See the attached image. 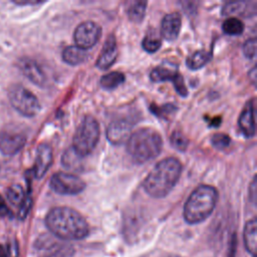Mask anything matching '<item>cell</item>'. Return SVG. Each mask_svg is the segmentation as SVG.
<instances>
[{
  "label": "cell",
  "mask_w": 257,
  "mask_h": 257,
  "mask_svg": "<svg viewBox=\"0 0 257 257\" xmlns=\"http://www.w3.org/2000/svg\"><path fill=\"white\" fill-rule=\"evenodd\" d=\"M222 30L225 34L232 35V36H238L243 33L244 24L237 17H229L223 22Z\"/></svg>",
  "instance_id": "cell-25"
},
{
  "label": "cell",
  "mask_w": 257,
  "mask_h": 257,
  "mask_svg": "<svg viewBox=\"0 0 257 257\" xmlns=\"http://www.w3.org/2000/svg\"><path fill=\"white\" fill-rule=\"evenodd\" d=\"M231 257H234V254H233V255H232V256H231Z\"/></svg>",
  "instance_id": "cell-41"
},
{
  "label": "cell",
  "mask_w": 257,
  "mask_h": 257,
  "mask_svg": "<svg viewBox=\"0 0 257 257\" xmlns=\"http://www.w3.org/2000/svg\"><path fill=\"white\" fill-rule=\"evenodd\" d=\"M148 2L145 0L131 1L126 6V14L131 21L135 23H140L144 20L146 15Z\"/></svg>",
  "instance_id": "cell-20"
},
{
  "label": "cell",
  "mask_w": 257,
  "mask_h": 257,
  "mask_svg": "<svg viewBox=\"0 0 257 257\" xmlns=\"http://www.w3.org/2000/svg\"><path fill=\"white\" fill-rule=\"evenodd\" d=\"M88 58V52L76 45H70L62 51V59L69 65H78L85 62Z\"/></svg>",
  "instance_id": "cell-19"
},
{
  "label": "cell",
  "mask_w": 257,
  "mask_h": 257,
  "mask_svg": "<svg viewBox=\"0 0 257 257\" xmlns=\"http://www.w3.org/2000/svg\"><path fill=\"white\" fill-rule=\"evenodd\" d=\"M249 197L252 202H255L256 199V178L253 179L251 185L249 186Z\"/></svg>",
  "instance_id": "cell-35"
},
{
  "label": "cell",
  "mask_w": 257,
  "mask_h": 257,
  "mask_svg": "<svg viewBox=\"0 0 257 257\" xmlns=\"http://www.w3.org/2000/svg\"><path fill=\"white\" fill-rule=\"evenodd\" d=\"M8 257H19V247L16 240H11L8 245Z\"/></svg>",
  "instance_id": "cell-33"
},
{
  "label": "cell",
  "mask_w": 257,
  "mask_h": 257,
  "mask_svg": "<svg viewBox=\"0 0 257 257\" xmlns=\"http://www.w3.org/2000/svg\"><path fill=\"white\" fill-rule=\"evenodd\" d=\"M53 160L52 149L47 144H41L36 150L34 166L32 168L33 176L36 179H41L49 170Z\"/></svg>",
  "instance_id": "cell-11"
},
{
  "label": "cell",
  "mask_w": 257,
  "mask_h": 257,
  "mask_svg": "<svg viewBox=\"0 0 257 257\" xmlns=\"http://www.w3.org/2000/svg\"><path fill=\"white\" fill-rule=\"evenodd\" d=\"M212 146L217 150H225L231 145V139L228 135L223 133L214 134L211 138Z\"/></svg>",
  "instance_id": "cell-28"
},
{
  "label": "cell",
  "mask_w": 257,
  "mask_h": 257,
  "mask_svg": "<svg viewBox=\"0 0 257 257\" xmlns=\"http://www.w3.org/2000/svg\"><path fill=\"white\" fill-rule=\"evenodd\" d=\"M176 106L169 103V104H165L163 106H157L155 104L151 105V110L153 113L157 114L160 117H167L169 114H172L176 111Z\"/></svg>",
  "instance_id": "cell-29"
},
{
  "label": "cell",
  "mask_w": 257,
  "mask_h": 257,
  "mask_svg": "<svg viewBox=\"0 0 257 257\" xmlns=\"http://www.w3.org/2000/svg\"><path fill=\"white\" fill-rule=\"evenodd\" d=\"M255 109L253 100H250L246 103L243 110L240 113L238 119V125L240 132L243 134L245 138H253L256 132V124H255Z\"/></svg>",
  "instance_id": "cell-16"
},
{
  "label": "cell",
  "mask_w": 257,
  "mask_h": 257,
  "mask_svg": "<svg viewBox=\"0 0 257 257\" xmlns=\"http://www.w3.org/2000/svg\"><path fill=\"white\" fill-rule=\"evenodd\" d=\"M222 118L221 116H216L214 117L212 120H210V126H214V127H218L221 124Z\"/></svg>",
  "instance_id": "cell-37"
},
{
  "label": "cell",
  "mask_w": 257,
  "mask_h": 257,
  "mask_svg": "<svg viewBox=\"0 0 257 257\" xmlns=\"http://www.w3.org/2000/svg\"><path fill=\"white\" fill-rule=\"evenodd\" d=\"M143 48L149 52L154 53L159 50V48L162 45V40L159 36H157L155 33H149L147 36L144 37L142 42Z\"/></svg>",
  "instance_id": "cell-27"
},
{
  "label": "cell",
  "mask_w": 257,
  "mask_h": 257,
  "mask_svg": "<svg viewBox=\"0 0 257 257\" xmlns=\"http://www.w3.org/2000/svg\"><path fill=\"white\" fill-rule=\"evenodd\" d=\"M125 76L122 72L111 71L100 77V85L104 89H113L123 83Z\"/></svg>",
  "instance_id": "cell-23"
},
{
  "label": "cell",
  "mask_w": 257,
  "mask_h": 257,
  "mask_svg": "<svg viewBox=\"0 0 257 257\" xmlns=\"http://www.w3.org/2000/svg\"><path fill=\"white\" fill-rule=\"evenodd\" d=\"M249 75L251 76L252 81L255 82V80H256V68H255V66H254V67L252 68V70L249 72Z\"/></svg>",
  "instance_id": "cell-38"
},
{
  "label": "cell",
  "mask_w": 257,
  "mask_h": 257,
  "mask_svg": "<svg viewBox=\"0 0 257 257\" xmlns=\"http://www.w3.org/2000/svg\"><path fill=\"white\" fill-rule=\"evenodd\" d=\"M218 200L216 188L210 185H200L189 196L184 206L183 216L188 224H198L205 221L214 211Z\"/></svg>",
  "instance_id": "cell-3"
},
{
  "label": "cell",
  "mask_w": 257,
  "mask_h": 257,
  "mask_svg": "<svg viewBox=\"0 0 257 257\" xmlns=\"http://www.w3.org/2000/svg\"><path fill=\"white\" fill-rule=\"evenodd\" d=\"M168 257H180V256H177V255H170V256H168Z\"/></svg>",
  "instance_id": "cell-40"
},
{
  "label": "cell",
  "mask_w": 257,
  "mask_h": 257,
  "mask_svg": "<svg viewBox=\"0 0 257 257\" xmlns=\"http://www.w3.org/2000/svg\"><path fill=\"white\" fill-rule=\"evenodd\" d=\"M0 257H8L7 256V253L4 249V247L2 245H0Z\"/></svg>",
  "instance_id": "cell-39"
},
{
  "label": "cell",
  "mask_w": 257,
  "mask_h": 257,
  "mask_svg": "<svg viewBox=\"0 0 257 257\" xmlns=\"http://www.w3.org/2000/svg\"><path fill=\"white\" fill-rule=\"evenodd\" d=\"M18 66H19V69L21 70V72L31 82H33L34 84L41 86V87L45 85V83L47 81L46 75L35 60L28 58V57L21 58L19 60Z\"/></svg>",
  "instance_id": "cell-12"
},
{
  "label": "cell",
  "mask_w": 257,
  "mask_h": 257,
  "mask_svg": "<svg viewBox=\"0 0 257 257\" xmlns=\"http://www.w3.org/2000/svg\"><path fill=\"white\" fill-rule=\"evenodd\" d=\"M117 57V46L115 37L113 34H109L102 46V49L99 53V56L96 60L95 65L99 69H107L109 68Z\"/></svg>",
  "instance_id": "cell-14"
},
{
  "label": "cell",
  "mask_w": 257,
  "mask_h": 257,
  "mask_svg": "<svg viewBox=\"0 0 257 257\" xmlns=\"http://www.w3.org/2000/svg\"><path fill=\"white\" fill-rule=\"evenodd\" d=\"M49 186L59 195H77L85 189V182L76 175L57 172L52 175Z\"/></svg>",
  "instance_id": "cell-7"
},
{
  "label": "cell",
  "mask_w": 257,
  "mask_h": 257,
  "mask_svg": "<svg viewBox=\"0 0 257 257\" xmlns=\"http://www.w3.org/2000/svg\"><path fill=\"white\" fill-rule=\"evenodd\" d=\"M182 173V164L174 157L159 162L144 181V189L153 198L166 197L176 186Z\"/></svg>",
  "instance_id": "cell-2"
},
{
  "label": "cell",
  "mask_w": 257,
  "mask_h": 257,
  "mask_svg": "<svg viewBox=\"0 0 257 257\" xmlns=\"http://www.w3.org/2000/svg\"><path fill=\"white\" fill-rule=\"evenodd\" d=\"M45 225L54 236L68 241L84 239L89 233L86 220L69 207L52 208L45 217Z\"/></svg>",
  "instance_id": "cell-1"
},
{
  "label": "cell",
  "mask_w": 257,
  "mask_h": 257,
  "mask_svg": "<svg viewBox=\"0 0 257 257\" xmlns=\"http://www.w3.org/2000/svg\"><path fill=\"white\" fill-rule=\"evenodd\" d=\"M174 83V86L176 88V91L181 95V96H187L188 95V89L186 87L185 84V80L182 76L181 73H178L177 76L174 78V80L172 81Z\"/></svg>",
  "instance_id": "cell-31"
},
{
  "label": "cell",
  "mask_w": 257,
  "mask_h": 257,
  "mask_svg": "<svg viewBox=\"0 0 257 257\" xmlns=\"http://www.w3.org/2000/svg\"><path fill=\"white\" fill-rule=\"evenodd\" d=\"M71 253H72L71 247L62 246V247L58 248L56 251H54L53 253L47 255L46 257H68Z\"/></svg>",
  "instance_id": "cell-32"
},
{
  "label": "cell",
  "mask_w": 257,
  "mask_h": 257,
  "mask_svg": "<svg viewBox=\"0 0 257 257\" xmlns=\"http://www.w3.org/2000/svg\"><path fill=\"white\" fill-rule=\"evenodd\" d=\"M9 214V208L7 207L3 197L0 195V218H4Z\"/></svg>",
  "instance_id": "cell-34"
},
{
  "label": "cell",
  "mask_w": 257,
  "mask_h": 257,
  "mask_svg": "<svg viewBox=\"0 0 257 257\" xmlns=\"http://www.w3.org/2000/svg\"><path fill=\"white\" fill-rule=\"evenodd\" d=\"M244 246L246 250L253 256L256 255L257 251V221L256 218L249 220L244 227L243 232Z\"/></svg>",
  "instance_id": "cell-18"
},
{
  "label": "cell",
  "mask_w": 257,
  "mask_h": 257,
  "mask_svg": "<svg viewBox=\"0 0 257 257\" xmlns=\"http://www.w3.org/2000/svg\"><path fill=\"white\" fill-rule=\"evenodd\" d=\"M210 58H211V53L209 51L205 49H200V50H196L190 56H188L186 63L190 69L197 70L205 66L209 62Z\"/></svg>",
  "instance_id": "cell-22"
},
{
  "label": "cell",
  "mask_w": 257,
  "mask_h": 257,
  "mask_svg": "<svg viewBox=\"0 0 257 257\" xmlns=\"http://www.w3.org/2000/svg\"><path fill=\"white\" fill-rule=\"evenodd\" d=\"M6 197L8 201L15 207L20 208L23 203L31 197L29 193H26L20 185H11L6 191Z\"/></svg>",
  "instance_id": "cell-21"
},
{
  "label": "cell",
  "mask_w": 257,
  "mask_h": 257,
  "mask_svg": "<svg viewBox=\"0 0 257 257\" xmlns=\"http://www.w3.org/2000/svg\"><path fill=\"white\" fill-rule=\"evenodd\" d=\"M178 65L175 63H162L158 66H156L150 73V77L155 82L160 81H167L171 80L173 81L174 78L178 74Z\"/></svg>",
  "instance_id": "cell-17"
},
{
  "label": "cell",
  "mask_w": 257,
  "mask_h": 257,
  "mask_svg": "<svg viewBox=\"0 0 257 257\" xmlns=\"http://www.w3.org/2000/svg\"><path fill=\"white\" fill-rule=\"evenodd\" d=\"M100 36L101 27L90 20L78 24L73 33L75 45L85 50L93 47L98 42Z\"/></svg>",
  "instance_id": "cell-8"
},
{
  "label": "cell",
  "mask_w": 257,
  "mask_h": 257,
  "mask_svg": "<svg viewBox=\"0 0 257 257\" xmlns=\"http://www.w3.org/2000/svg\"><path fill=\"white\" fill-rule=\"evenodd\" d=\"M170 142L172 147L179 152H185L189 146L188 138L181 131H178V130L172 133L170 137Z\"/></svg>",
  "instance_id": "cell-26"
},
{
  "label": "cell",
  "mask_w": 257,
  "mask_h": 257,
  "mask_svg": "<svg viewBox=\"0 0 257 257\" xmlns=\"http://www.w3.org/2000/svg\"><path fill=\"white\" fill-rule=\"evenodd\" d=\"M182 26V18L180 13L171 12L164 16L161 23V34L169 41H174L180 33Z\"/></svg>",
  "instance_id": "cell-15"
},
{
  "label": "cell",
  "mask_w": 257,
  "mask_h": 257,
  "mask_svg": "<svg viewBox=\"0 0 257 257\" xmlns=\"http://www.w3.org/2000/svg\"><path fill=\"white\" fill-rule=\"evenodd\" d=\"M99 136L100 127L98 121L92 115H85L74 133L71 147L83 158L95 149Z\"/></svg>",
  "instance_id": "cell-5"
},
{
  "label": "cell",
  "mask_w": 257,
  "mask_h": 257,
  "mask_svg": "<svg viewBox=\"0 0 257 257\" xmlns=\"http://www.w3.org/2000/svg\"><path fill=\"white\" fill-rule=\"evenodd\" d=\"M254 257H255V256H254Z\"/></svg>",
  "instance_id": "cell-42"
},
{
  "label": "cell",
  "mask_w": 257,
  "mask_h": 257,
  "mask_svg": "<svg viewBox=\"0 0 257 257\" xmlns=\"http://www.w3.org/2000/svg\"><path fill=\"white\" fill-rule=\"evenodd\" d=\"M163 148V139L154 128L142 127L133 133L126 141L128 155L138 163L157 158Z\"/></svg>",
  "instance_id": "cell-4"
},
{
  "label": "cell",
  "mask_w": 257,
  "mask_h": 257,
  "mask_svg": "<svg viewBox=\"0 0 257 257\" xmlns=\"http://www.w3.org/2000/svg\"><path fill=\"white\" fill-rule=\"evenodd\" d=\"M134 123L127 118L112 120L106 128V138L112 145H120L127 141L132 135Z\"/></svg>",
  "instance_id": "cell-10"
},
{
  "label": "cell",
  "mask_w": 257,
  "mask_h": 257,
  "mask_svg": "<svg viewBox=\"0 0 257 257\" xmlns=\"http://www.w3.org/2000/svg\"><path fill=\"white\" fill-rule=\"evenodd\" d=\"M243 53L247 58H254L256 56V39L249 38L243 45Z\"/></svg>",
  "instance_id": "cell-30"
},
{
  "label": "cell",
  "mask_w": 257,
  "mask_h": 257,
  "mask_svg": "<svg viewBox=\"0 0 257 257\" xmlns=\"http://www.w3.org/2000/svg\"><path fill=\"white\" fill-rule=\"evenodd\" d=\"M8 98L11 105L20 114L27 117L35 116L41 108L35 94L20 84H14L9 88Z\"/></svg>",
  "instance_id": "cell-6"
},
{
  "label": "cell",
  "mask_w": 257,
  "mask_h": 257,
  "mask_svg": "<svg viewBox=\"0 0 257 257\" xmlns=\"http://www.w3.org/2000/svg\"><path fill=\"white\" fill-rule=\"evenodd\" d=\"M26 143V136L18 131L5 127L0 131V153L5 156L17 154Z\"/></svg>",
  "instance_id": "cell-9"
},
{
  "label": "cell",
  "mask_w": 257,
  "mask_h": 257,
  "mask_svg": "<svg viewBox=\"0 0 257 257\" xmlns=\"http://www.w3.org/2000/svg\"><path fill=\"white\" fill-rule=\"evenodd\" d=\"M81 157L73 150L72 147H69L62 155L61 164L67 170H79Z\"/></svg>",
  "instance_id": "cell-24"
},
{
  "label": "cell",
  "mask_w": 257,
  "mask_h": 257,
  "mask_svg": "<svg viewBox=\"0 0 257 257\" xmlns=\"http://www.w3.org/2000/svg\"><path fill=\"white\" fill-rule=\"evenodd\" d=\"M15 4L17 5H36V4H40L42 3L41 1H23V0H20V1H13Z\"/></svg>",
  "instance_id": "cell-36"
},
{
  "label": "cell",
  "mask_w": 257,
  "mask_h": 257,
  "mask_svg": "<svg viewBox=\"0 0 257 257\" xmlns=\"http://www.w3.org/2000/svg\"><path fill=\"white\" fill-rule=\"evenodd\" d=\"M256 1H228L222 7V14L232 17H251L256 14Z\"/></svg>",
  "instance_id": "cell-13"
}]
</instances>
